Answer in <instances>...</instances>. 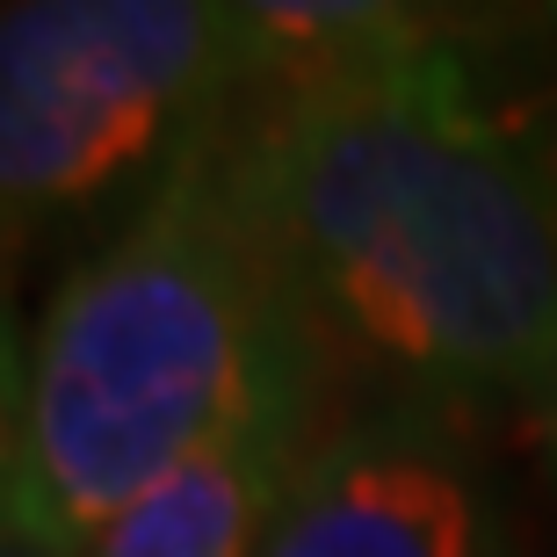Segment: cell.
<instances>
[{"mask_svg": "<svg viewBox=\"0 0 557 557\" xmlns=\"http://www.w3.org/2000/svg\"><path fill=\"white\" fill-rule=\"evenodd\" d=\"M232 160L333 370L536 413L557 376V145L471 81L456 37L261 95Z\"/></svg>", "mask_w": 557, "mask_h": 557, "instance_id": "1", "label": "cell"}, {"mask_svg": "<svg viewBox=\"0 0 557 557\" xmlns=\"http://www.w3.org/2000/svg\"><path fill=\"white\" fill-rule=\"evenodd\" d=\"M311 341L218 131L51 289L8 515L87 550Z\"/></svg>", "mask_w": 557, "mask_h": 557, "instance_id": "2", "label": "cell"}, {"mask_svg": "<svg viewBox=\"0 0 557 557\" xmlns=\"http://www.w3.org/2000/svg\"><path fill=\"white\" fill-rule=\"evenodd\" d=\"M261 95L253 0L0 8V261L116 196L131 210Z\"/></svg>", "mask_w": 557, "mask_h": 557, "instance_id": "3", "label": "cell"}, {"mask_svg": "<svg viewBox=\"0 0 557 557\" xmlns=\"http://www.w3.org/2000/svg\"><path fill=\"white\" fill-rule=\"evenodd\" d=\"M261 557H515L478 413L413 392L333 413Z\"/></svg>", "mask_w": 557, "mask_h": 557, "instance_id": "4", "label": "cell"}, {"mask_svg": "<svg viewBox=\"0 0 557 557\" xmlns=\"http://www.w3.org/2000/svg\"><path fill=\"white\" fill-rule=\"evenodd\" d=\"M333 376L341 370L319 341L297 348L203 449L152 478L81 557H261L289 478L333 420Z\"/></svg>", "mask_w": 557, "mask_h": 557, "instance_id": "5", "label": "cell"}, {"mask_svg": "<svg viewBox=\"0 0 557 557\" xmlns=\"http://www.w3.org/2000/svg\"><path fill=\"white\" fill-rule=\"evenodd\" d=\"M22 413H29V333L15 319V261H0V515L22 471Z\"/></svg>", "mask_w": 557, "mask_h": 557, "instance_id": "6", "label": "cell"}, {"mask_svg": "<svg viewBox=\"0 0 557 557\" xmlns=\"http://www.w3.org/2000/svg\"><path fill=\"white\" fill-rule=\"evenodd\" d=\"M0 557H81V550L51 543L44 529H29L22 515H0Z\"/></svg>", "mask_w": 557, "mask_h": 557, "instance_id": "7", "label": "cell"}, {"mask_svg": "<svg viewBox=\"0 0 557 557\" xmlns=\"http://www.w3.org/2000/svg\"><path fill=\"white\" fill-rule=\"evenodd\" d=\"M536 434H543V463H550V478H557V376H550V392L536 398Z\"/></svg>", "mask_w": 557, "mask_h": 557, "instance_id": "8", "label": "cell"}]
</instances>
